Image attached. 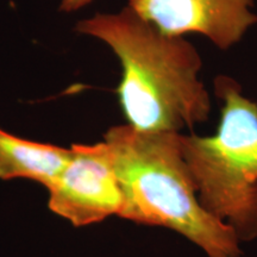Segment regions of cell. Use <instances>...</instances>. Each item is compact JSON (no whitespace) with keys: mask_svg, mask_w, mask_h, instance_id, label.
Instances as JSON below:
<instances>
[{"mask_svg":"<svg viewBox=\"0 0 257 257\" xmlns=\"http://www.w3.org/2000/svg\"><path fill=\"white\" fill-rule=\"evenodd\" d=\"M76 30L102 41L119 59L117 95L128 125L180 133L208 119L210 93L199 79L201 56L184 36L165 34L128 5L81 21Z\"/></svg>","mask_w":257,"mask_h":257,"instance_id":"cell-1","label":"cell"},{"mask_svg":"<svg viewBox=\"0 0 257 257\" xmlns=\"http://www.w3.org/2000/svg\"><path fill=\"white\" fill-rule=\"evenodd\" d=\"M181 133L115 125L104 135L119 182V217L173 230L207 257H240L239 239L229 225L201 206L180 146Z\"/></svg>","mask_w":257,"mask_h":257,"instance_id":"cell-2","label":"cell"},{"mask_svg":"<svg viewBox=\"0 0 257 257\" xmlns=\"http://www.w3.org/2000/svg\"><path fill=\"white\" fill-rule=\"evenodd\" d=\"M221 100L216 134L180 135L201 206L229 225L239 242L257 238V102L229 76L214 80Z\"/></svg>","mask_w":257,"mask_h":257,"instance_id":"cell-3","label":"cell"},{"mask_svg":"<svg viewBox=\"0 0 257 257\" xmlns=\"http://www.w3.org/2000/svg\"><path fill=\"white\" fill-rule=\"evenodd\" d=\"M70 150L69 162L47 188L50 211L76 227L119 216L123 197L107 144H73Z\"/></svg>","mask_w":257,"mask_h":257,"instance_id":"cell-4","label":"cell"},{"mask_svg":"<svg viewBox=\"0 0 257 257\" xmlns=\"http://www.w3.org/2000/svg\"><path fill=\"white\" fill-rule=\"evenodd\" d=\"M128 6L165 34H198L223 50L257 23L253 0H130Z\"/></svg>","mask_w":257,"mask_h":257,"instance_id":"cell-5","label":"cell"},{"mask_svg":"<svg viewBox=\"0 0 257 257\" xmlns=\"http://www.w3.org/2000/svg\"><path fill=\"white\" fill-rule=\"evenodd\" d=\"M72 150L34 142L0 128V179H28L48 188L69 162Z\"/></svg>","mask_w":257,"mask_h":257,"instance_id":"cell-6","label":"cell"},{"mask_svg":"<svg viewBox=\"0 0 257 257\" xmlns=\"http://www.w3.org/2000/svg\"><path fill=\"white\" fill-rule=\"evenodd\" d=\"M91 2H93V0H61L60 10L66 12L78 11L83 6L88 5Z\"/></svg>","mask_w":257,"mask_h":257,"instance_id":"cell-7","label":"cell"}]
</instances>
